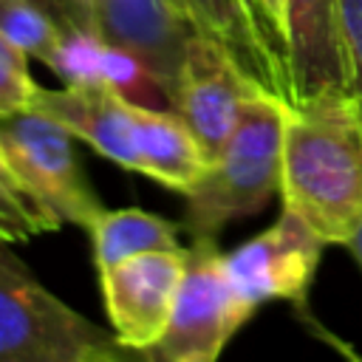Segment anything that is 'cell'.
<instances>
[{"label": "cell", "mask_w": 362, "mask_h": 362, "mask_svg": "<svg viewBox=\"0 0 362 362\" xmlns=\"http://www.w3.org/2000/svg\"><path fill=\"white\" fill-rule=\"evenodd\" d=\"M280 198L325 243H351L362 223V102L354 93L288 105Z\"/></svg>", "instance_id": "6da1fadb"}, {"label": "cell", "mask_w": 362, "mask_h": 362, "mask_svg": "<svg viewBox=\"0 0 362 362\" xmlns=\"http://www.w3.org/2000/svg\"><path fill=\"white\" fill-rule=\"evenodd\" d=\"M187 23L218 40L269 93L286 99V65L252 0H170Z\"/></svg>", "instance_id": "7c38bea8"}, {"label": "cell", "mask_w": 362, "mask_h": 362, "mask_svg": "<svg viewBox=\"0 0 362 362\" xmlns=\"http://www.w3.org/2000/svg\"><path fill=\"white\" fill-rule=\"evenodd\" d=\"M85 23L105 42L144 59L173 90L195 28L170 0H82Z\"/></svg>", "instance_id": "30bf717a"}, {"label": "cell", "mask_w": 362, "mask_h": 362, "mask_svg": "<svg viewBox=\"0 0 362 362\" xmlns=\"http://www.w3.org/2000/svg\"><path fill=\"white\" fill-rule=\"evenodd\" d=\"M59 218L23 181L6 150L0 147V240L20 243L59 229Z\"/></svg>", "instance_id": "9a60e30c"}, {"label": "cell", "mask_w": 362, "mask_h": 362, "mask_svg": "<svg viewBox=\"0 0 362 362\" xmlns=\"http://www.w3.org/2000/svg\"><path fill=\"white\" fill-rule=\"evenodd\" d=\"M40 85L28 71V54L0 34V116L34 107Z\"/></svg>", "instance_id": "e0dca14e"}, {"label": "cell", "mask_w": 362, "mask_h": 362, "mask_svg": "<svg viewBox=\"0 0 362 362\" xmlns=\"http://www.w3.org/2000/svg\"><path fill=\"white\" fill-rule=\"evenodd\" d=\"M269 37L274 40L277 51L283 54V20H286V0H252Z\"/></svg>", "instance_id": "ffe728a7"}, {"label": "cell", "mask_w": 362, "mask_h": 362, "mask_svg": "<svg viewBox=\"0 0 362 362\" xmlns=\"http://www.w3.org/2000/svg\"><path fill=\"white\" fill-rule=\"evenodd\" d=\"M34 107L62 122L107 161L124 170H139L133 102L116 90L105 85H62L59 90L40 88Z\"/></svg>", "instance_id": "8fae6325"}, {"label": "cell", "mask_w": 362, "mask_h": 362, "mask_svg": "<svg viewBox=\"0 0 362 362\" xmlns=\"http://www.w3.org/2000/svg\"><path fill=\"white\" fill-rule=\"evenodd\" d=\"M136 153L141 175L187 195L201 181L209 158L187 122L170 107H147L133 102Z\"/></svg>", "instance_id": "4fadbf2b"}, {"label": "cell", "mask_w": 362, "mask_h": 362, "mask_svg": "<svg viewBox=\"0 0 362 362\" xmlns=\"http://www.w3.org/2000/svg\"><path fill=\"white\" fill-rule=\"evenodd\" d=\"M342 6V28L351 59V90L362 102V0H339Z\"/></svg>", "instance_id": "ac0fdd59"}, {"label": "cell", "mask_w": 362, "mask_h": 362, "mask_svg": "<svg viewBox=\"0 0 362 362\" xmlns=\"http://www.w3.org/2000/svg\"><path fill=\"white\" fill-rule=\"evenodd\" d=\"M322 246L325 240L300 215L283 209L269 229L223 255V266L232 286L252 305L269 300L300 305L311 288Z\"/></svg>", "instance_id": "ba28073f"}, {"label": "cell", "mask_w": 362, "mask_h": 362, "mask_svg": "<svg viewBox=\"0 0 362 362\" xmlns=\"http://www.w3.org/2000/svg\"><path fill=\"white\" fill-rule=\"evenodd\" d=\"M187 249H158L99 272L110 331L127 351H150L173 317Z\"/></svg>", "instance_id": "52a82bcc"}, {"label": "cell", "mask_w": 362, "mask_h": 362, "mask_svg": "<svg viewBox=\"0 0 362 362\" xmlns=\"http://www.w3.org/2000/svg\"><path fill=\"white\" fill-rule=\"evenodd\" d=\"M283 65L288 105L354 93L339 0H286Z\"/></svg>", "instance_id": "9c48e42d"}, {"label": "cell", "mask_w": 362, "mask_h": 362, "mask_svg": "<svg viewBox=\"0 0 362 362\" xmlns=\"http://www.w3.org/2000/svg\"><path fill=\"white\" fill-rule=\"evenodd\" d=\"M113 331L48 291L0 240V362H116Z\"/></svg>", "instance_id": "3957f363"}, {"label": "cell", "mask_w": 362, "mask_h": 362, "mask_svg": "<svg viewBox=\"0 0 362 362\" xmlns=\"http://www.w3.org/2000/svg\"><path fill=\"white\" fill-rule=\"evenodd\" d=\"M286 113L288 102L274 93H257L246 102L232 136L184 195L181 226L192 238H218L223 226L260 212L280 192Z\"/></svg>", "instance_id": "7a4b0ae2"}, {"label": "cell", "mask_w": 362, "mask_h": 362, "mask_svg": "<svg viewBox=\"0 0 362 362\" xmlns=\"http://www.w3.org/2000/svg\"><path fill=\"white\" fill-rule=\"evenodd\" d=\"M93 238V260L96 269L105 272L127 257L158 249H184L178 240V226L161 215L144 209H102L90 223Z\"/></svg>", "instance_id": "5bb4252c"}, {"label": "cell", "mask_w": 362, "mask_h": 362, "mask_svg": "<svg viewBox=\"0 0 362 362\" xmlns=\"http://www.w3.org/2000/svg\"><path fill=\"white\" fill-rule=\"evenodd\" d=\"M71 139L74 133L62 122L37 107L0 116V147L23 181L62 223L90 229L105 206L88 187Z\"/></svg>", "instance_id": "5b68a950"}, {"label": "cell", "mask_w": 362, "mask_h": 362, "mask_svg": "<svg viewBox=\"0 0 362 362\" xmlns=\"http://www.w3.org/2000/svg\"><path fill=\"white\" fill-rule=\"evenodd\" d=\"M255 308L232 286L215 238H192L167 331L144 356L161 362H212Z\"/></svg>", "instance_id": "277c9868"}, {"label": "cell", "mask_w": 362, "mask_h": 362, "mask_svg": "<svg viewBox=\"0 0 362 362\" xmlns=\"http://www.w3.org/2000/svg\"><path fill=\"white\" fill-rule=\"evenodd\" d=\"M31 3L40 6L42 11H48L65 28H71V25H88L85 23V6H82V0H31Z\"/></svg>", "instance_id": "d6986e66"}, {"label": "cell", "mask_w": 362, "mask_h": 362, "mask_svg": "<svg viewBox=\"0 0 362 362\" xmlns=\"http://www.w3.org/2000/svg\"><path fill=\"white\" fill-rule=\"evenodd\" d=\"M62 31L65 25L31 0H0V34L20 45L28 57L48 65L59 48Z\"/></svg>", "instance_id": "2e32d148"}, {"label": "cell", "mask_w": 362, "mask_h": 362, "mask_svg": "<svg viewBox=\"0 0 362 362\" xmlns=\"http://www.w3.org/2000/svg\"><path fill=\"white\" fill-rule=\"evenodd\" d=\"M257 93L269 90L257 85L218 40L198 31L189 37L175 79L173 110L187 122L209 161L221 153L246 102Z\"/></svg>", "instance_id": "8992f818"}, {"label": "cell", "mask_w": 362, "mask_h": 362, "mask_svg": "<svg viewBox=\"0 0 362 362\" xmlns=\"http://www.w3.org/2000/svg\"><path fill=\"white\" fill-rule=\"evenodd\" d=\"M348 249H351V255L356 257V263H359V269H362V223H359V229H356V235L351 238V243H348Z\"/></svg>", "instance_id": "44dd1931"}]
</instances>
